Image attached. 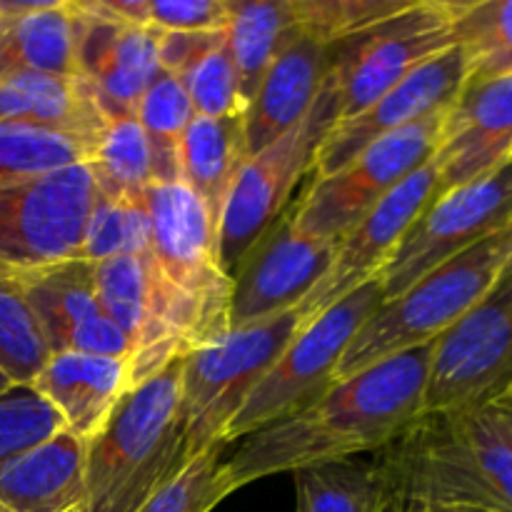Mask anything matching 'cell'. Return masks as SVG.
Here are the masks:
<instances>
[{
    "label": "cell",
    "mask_w": 512,
    "mask_h": 512,
    "mask_svg": "<svg viewBox=\"0 0 512 512\" xmlns=\"http://www.w3.org/2000/svg\"><path fill=\"white\" fill-rule=\"evenodd\" d=\"M403 498V495H400ZM405 503V512H493V510H480V508H458V505H420V503Z\"/></svg>",
    "instance_id": "obj_40"
},
{
    "label": "cell",
    "mask_w": 512,
    "mask_h": 512,
    "mask_svg": "<svg viewBox=\"0 0 512 512\" xmlns=\"http://www.w3.org/2000/svg\"><path fill=\"white\" fill-rule=\"evenodd\" d=\"M380 512H405L403 498H400V493L390 483H388V495H385V503L383 508H380Z\"/></svg>",
    "instance_id": "obj_41"
},
{
    "label": "cell",
    "mask_w": 512,
    "mask_h": 512,
    "mask_svg": "<svg viewBox=\"0 0 512 512\" xmlns=\"http://www.w3.org/2000/svg\"><path fill=\"white\" fill-rule=\"evenodd\" d=\"M455 0H415L378 25L333 43V85L338 120L368 110L418 65L453 43Z\"/></svg>",
    "instance_id": "obj_9"
},
{
    "label": "cell",
    "mask_w": 512,
    "mask_h": 512,
    "mask_svg": "<svg viewBox=\"0 0 512 512\" xmlns=\"http://www.w3.org/2000/svg\"><path fill=\"white\" fill-rule=\"evenodd\" d=\"M225 30H208V33H160L158 35V58L165 73L180 75L203 58L205 53L225 43Z\"/></svg>",
    "instance_id": "obj_39"
},
{
    "label": "cell",
    "mask_w": 512,
    "mask_h": 512,
    "mask_svg": "<svg viewBox=\"0 0 512 512\" xmlns=\"http://www.w3.org/2000/svg\"><path fill=\"white\" fill-rule=\"evenodd\" d=\"M150 218V255L165 283L193 308L208 343L230 330L233 280L218 260V223L183 180L153 183L143 195Z\"/></svg>",
    "instance_id": "obj_8"
},
{
    "label": "cell",
    "mask_w": 512,
    "mask_h": 512,
    "mask_svg": "<svg viewBox=\"0 0 512 512\" xmlns=\"http://www.w3.org/2000/svg\"><path fill=\"white\" fill-rule=\"evenodd\" d=\"M510 263L508 228L435 268L393 300H385L355 333L335 383L405 350L430 345L488 295Z\"/></svg>",
    "instance_id": "obj_4"
},
{
    "label": "cell",
    "mask_w": 512,
    "mask_h": 512,
    "mask_svg": "<svg viewBox=\"0 0 512 512\" xmlns=\"http://www.w3.org/2000/svg\"><path fill=\"white\" fill-rule=\"evenodd\" d=\"M13 73H78V10L70 0L18 18H0V78Z\"/></svg>",
    "instance_id": "obj_24"
},
{
    "label": "cell",
    "mask_w": 512,
    "mask_h": 512,
    "mask_svg": "<svg viewBox=\"0 0 512 512\" xmlns=\"http://www.w3.org/2000/svg\"><path fill=\"white\" fill-rule=\"evenodd\" d=\"M78 10V73L105 118L135 115L138 100L160 73L158 30L115 18L95 3Z\"/></svg>",
    "instance_id": "obj_17"
},
{
    "label": "cell",
    "mask_w": 512,
    "mask_h": 512,
    "mask_svg": "<svg viewBox=\"0 0 512 512\" xmlns=\"http://www.w3.org/2000/svg\"><path fill=\"white\" fill-rule=\"evenodd\" d=\"M138 23L158 33L228 30L230 0H138Z\"/></svg>",
    "instance_id": "obj_38"
},
{
    "label": "cell",
    "mask_w": 512,
    "mask_h": 512,
    "mask_svg": "<svg viewBox=\"0 0 512 512\" xmlns=\"http://www.w3.org/2000/svg\"><path fill=\"white\" fill-rule=\"evenodd\" d=\"M220 450L200 455L180 468L138 512H210L230 495L223 478Z\"/></svg>",
    "instance_id": "obj_37"
},
{
    "label": "cell",
    "mask_w": 512,
    "mask_h": 512,
    "mask_svg": "<svg viewBox=\"0 0 512 512\" xmlns=\"http://www.w3.org/2000/svg\"><path fill=\"white\" fill-rule=\"evenodd\" d=\"M18 275L50 355L75 350L88 355L133 358L130 340L100 308L93 263L65 260Z\"/></svg>",
    "instance_id": "obj_18"
},
{
    "label": "cell",
    "mask_w": 512,
    "mask_h": 512,
    "mask_svg": "<svg viewBox=\"0 0 512 512\" xmlns=\"http://www.w3.org/2000/svg\"><path fill=\"white\" fill-rule=\"evenodd\" d=\"M85 443L63 428L0 465V508L68 512L85 505Z\"/></svg>",
    "instance_id": "obj_22"
},
{
    "label": "cell",
    "mask_w": 512,
    "mask_h": 512,
    "mask_svg": "<svg viewBox=\"0 0 512 512\" xmlns=\"http://www.w3.org/2000/svg\"><path fill=\"white\" fill-rule=\"evenodd\" d=\"M248 158L245 115L238 118H203L195 115L180 145L183 183L208 205L215 223L220 220L240 165Z\"/></svg>",
    "instance_id": "obj_25"
},
{
    "label": "cell",
    "mask_w": 512,
    "mask_h": 512,
    "mask_svg": "<svg viewBox=\"0 0 512 512\" xmlns=\"http://www.w3.org/2000/svg\"><path fill=\"white\" fill-rule=\"evenodd\" d=\"M453 43L463 50L465 83L512 75V0H455Z\"/></svg>",
    "instance_id": "obj_29"
},
{
    "label": "cell",
    "mask_w": 512,
    "mask_h": 512,
    "mask_svg": "<svg viewBox=\"0 0 512 512\" xmlns=\"http://www.w3.org/2000/svg\"><path fill=\"white\" fill-rule=\"evenodd\" d=\"M93 140L28 123L0 120V185L88 163Z\"/></svg>",
    "instance_id": "obj_31"
},
{
    "label": "cell",
    "mask_w": 512,
    "mask_h": 512,
    "mask_svg": "<svg viewBox=\"0 0 512 512\" xmlns=\"http://www.w3.org/2000/svg\"><path fill=\"white\" fill-rule=\"evenodd\" d=\"M150 253V218L143 203L98 198L85 228L80 260L103 263L120 255Z\"/></svg>",
    "instance_id": "obj_33"
},
{
    "label": "cell",
    "mask_w": 512,
    "mask_h": 512,
    "mask_svg": "<svg viewBox=\"0 0 512 512\" xmlns=\"http://www.w3.org/2000/svg\"><path fill=\"white\" fill-rule=\"evenodd\" d=\"M512 218V165L493 178L440 193L410 225L393 258L380 270L383 298H398L435 268L508 228Z\"/></svg>",
    "instance_id": "obj_13"
},
{
    "label": "cell",
    "mask_w": 512,
    "mask_h": 512,
    "mask_svg": "<svg viewBox=\"0 0 512 512\" xmlns=\"http://www.w3.org/2000/svg\"><path fill=\"white\" fill-rule=\"evenodd\" d=\"M60 430V415L30 385H13L0 395V465Z\"/></svg>",
    "instance_id": "obj_36"
},
{
    "label": "cell",
    "mask_w": 512,
    "mask_h": 512,
    "mask_svg": "<svg viewBox=\"0 0 512 512\" xmlns=\"http://www.w3.org/2000/svg\"><path fill=\"white\" fill-rule=\"evenodd\" d=\"M465 80L468 75H465L463 50L458 45H450L443 53L425 60L390 93L375 100L368 110L355 118L338 120L330 128L315 153L313 165H310L313 183L343 170L365 148L378 143L385 135H393L408 125L430 118V115L450 110V105L463 90Z\"/></svg>",
    "instance_id": "obj_15"
},
{
    "label": "cell",
    "mask_w": 512,
    "mask_h": 512,
    "mask_svg": "<svg viewBox=\"0 0 512 512\" xmlns=\"http://www.w3.org/2000/svg\"><path fill=\"white\" fill-rule=\"evenodd\" d=\"M383 303V288L375 278L330 305L318 318L300 325L288 348L280 353L268 375L260 380L258 388L250 393L240 413L228 425L223 445L278 423L328 393L335 385V375L350 340Z\"/></svg>",
    "instance_id": "obj_6"
},
{
    "label": "cell",
    "mask_w": 512,
    "mask_h": 512,
    "mask_svg": "<svg viewBox=\"0 0 512 512\" xmlns=\"http://www.w3.org/2000/svg\"><path fill=\"white\" fill-rule=\"evenodd\" d=\"M440 195V170L435 158L390 190L335 248V258L325 278L300 305L303 325L323 310L343 300L360 285L370 283L388 265L410 225Z\"/></svg>",
    "instance_id": "obj_16"
},
{
    "label": "cell",
    "mask_w": 512,
    "mask_h": 512,
    "mask_svg": "<svg viewBox=\"0 0 512 512\" xmlns=\"http://www.w3.org/2000/svg\"><path fill=\"white\" fill-rule=\"evenodd\" d=\"M433 345L380 360L308 408L245 435L223 463L230 493L268 475L378 453L393 443L423 415Z\"/></svg>",
    "instance_id": "obj_1"
},
{
    "label": "cell",
    "mask_w": 512,
    "mask_h": 512,
    "mask_svg": "<svg viewBox=\"0 0 512 512\" xmlns=\"http://www.w3.org/2000/svg\"><path fill=\"white\" fill-rule=\"evenodd\" d=\"M183 358L133 385L85 443V510L138 512L183 468Z\"/></svg>",
    "instance_id": "obj_3"
},
{
    "label": "cell",
    "mask_w": 512,
    "mask_h": 512,
    "mask_svg": "<svg viewBox=\"0 0 512 512\" xmlns=\"http://www.w3.org/2000/svg\"><path fill=\"white\" fill-rule=\"evenodd\" d=\"M335 123L338 105L333 85L325 80L310 113L240 165L218 220V260L230 280L250 250L288 210L295 185L310 173L315 153Z\"/></svg>",
    "instance_id": "obj_7"
},
{
    "label": "cell",
    "mask_w": 512,
    "mask_h": 512,
    "mask_svg": "<svg viewBox=\"0 0 512 512\" xmlns=\"http://www.w3.org/2000/svg\"><path fill=\"white\" fill-rule=\"evenodd\" d=\"M10 388H13V383H10V380H8V378H5V375H3V373H0V395H3V393H5V390H10Z\"/></svg>",
    "instance_id": "obj_42"
},
{
    "label": "cell",
    "mask_w": 512,
    "mask_h": 512,
    "mask_svg": "<svg viewBox=\"0 0 512 512\" xmlns=\"http://www.w3.org/2000/svg\"><path fill=\"white\" fill-rule=\"evenodd\" d=\"M0 120L95 140L108 118L80 75L13 73L0 78Z\"/></svg>",
    "instance_id": "obj_23"
},
{
    "label": "cell",
    "mask_w": 512,
    "mask_h": 512,
    "mask_svg": "<svg viewBox=\"0 0 512 512\" xmlns=\"http://www.w3.org/2000/svg\"><path fill=\"white\" fill-rule=\"evenodd\" d=\"M300 325L303 318L300 308H295L265 323L228 330L213 343L183 355L180 463L188 465L210 450L223 448L228 425L288 348Z\"/></svg>",
    "instance_id": "obj_5"
},
{
    "label": "cell",
    "mask_w": 512,
    "mask_h": 512,
    "mask_svg": "<svg viewBox=\"0 0 512 512\" xmlns=\"http://www.w3.org/2000/svg\"><path fill=\"white\" fill-rule=\"evenodd\" d=\"M413 3L415 0H293V8L305 33L325 43H338L403 13Z\"/></svg>",
    "instance_id": "obj_34"
},
{
    "label": "cell",
    "mask_w": 512,
    "mask_h": 512,
    "mask_svg": "<svg viewBox=\"0 0 512 512\" xmlns=\"http://www.w3.org/2000/svg\"><path fill=\"white\" fill-rule=\"evenodd\" d=\"M140 128L150 143L153 155V183H173L183 180V165H180V145L188 130L190 120L195 118L193 103L188 98L183 80L173 73L160 70L153 83L143 93L135 108Z\"/></svg>",
    "instance_id": "obj_30"
},
{
    "label": "cell",
    "mask_w": 512,
    "mask_h": 512,
    "mask_svg": "<svg viewBox=\"0 0 512 512\" xmlns=\"http://www.w3.org/2000/svg\"><path fill=\"white\" fill-rule=\"evenodd\" d=\"M0 512H8V510H3V508H0Z\"/></svg>",
    "instance_id": "obj_45"
},
{
    "label": "cell",
    "mask_w": 512,
    "mask_h": 512,
    "mask_svg": "<svg viewBox=\"0 0 512 512\" xmlns=\"http://www.w3.org/2000/svg\"><path fill=\"white\" fill-rule=\"evenodd\" d=\"M48 358L50 348L20 275L0 265V373L13 385H30Z\"/></svg>",
    "instance_id": "obj_32"
},
{
    "label": "cell",
    "mask_w": 512,
    "mask_h": 512,
    "mask_svg": "<svg viewBox=\"0 0 512 512\" xmlns=\"http://www.w3.org/2000/svg\"><path fill=\"white\" fill-rule=\"evenodd\" d=\"M508 238H510V263L508 265H512V218H510V223H508Z\"/></svg>",
    "instance_id": "obj_43"
},
{
    "label": "cell",
    "mask_w": 512,
    "mask_h": 512,
    "mask_svg": "<svg viewBox=\"0 0 512 512\" xmlns=\"http://www.w3.org/2000/svg\"><path fill=\"white\" fill-rule=\"evenodd\" d=\"M88 165L100 198L143 203L145 190L153 185V155L138 118H108L93 140Z\"/></svg>",
    "instance_id": "obj_28"
},
{
    "label": "cell",
    "mask_w": 512,
    "mask_h": 512,
    "mask_svg": "<svg viewBox=\"0 0 512 512\" xmlns=\"http://www.w3.org/2000/svg\"><path fill=\"white\" fill-rule=\"evenodd\" d=\"M178 78L183 80L185 90H188L195 115H203V118H238V115L248 113V103L240 93V75L228 50V43L218 45L200 60H195Z\"/></svg>",
    "instance_id": "obj_35"
},
{
    "label": "cell",
    "mask_w": 512,
    "mask_h": 512,
    "mask_svg": "<svg viewBox=\"0 0 512 512\" xmlns=\"http://www.w3.org/2000/svg\"><path fill=\"white\" fill-rule=\"evenodd\" d=\"M298 30L293 0H230L228 50L240 75V93L250 105L265 73Z\"/></svg>",
    "instance_id": "obj_26"
},
{
    "label": "cell",
    "mask_w": 512,
    "mask_h": 512,
    "mask_svg": "<svg viewBox=\"0 0 512 512\" xmlns=\"http://www.w3.org/2000/svg\"><path fill=\"white\" fill-rule=\"evenodd\" d=\"M512 388V265L433 345L423 413L503 398Z\"/></svg>",
    "instance_id": "obj_12"
},
{
    "label": "cell",
    "mask_w": 512,
    "mask_h": 512,
    "mask_svg": "<svg viewBox=\"0 0 512 512\" xmlns=\"http://www.w3.org/2000/svg\"><path fill=\"white\" fill-rule=\"evenodd\" d=\"M98 198L88 163L0 185V265L28 273L80 260Z\"/></svg>",
    "instance_id": "obj_10"
},
{
    "label": "cell",
    "mask_w": 512,
    "mask_h": 512,
    "mask_svg": "<svg viewBox=\"0 0 512 512\" xmlns=\"http://www.w3.org/2000/svg\"><path fill=\"white\" fill-rule=\"evenodd\" d=\"M295 512H380L388 495V478L378 453L343 458L295 470Z\"/></svg>",
    "instance_id": "obj_27"
},
{
    "label": "cell",
    "mask_w": 512,
    "mask_h": 512,
    "mask_svg": "<svg viewBox=\"0 0 512 512\" xmlns=\"http://www.w3.org/2000/svg\"><path fill=\"white\" fill-rule=\"evenodd\" d=\"M435 163L440 193L493 178L512 165V75L465 83L445 113Z\"/></svg>",
    "instance_id": "obj_19"
},
{
    "label": "cell",
    "mask_w": 512,
    "mask_h": 512,
    "mask_svg": "<svg viewBox=\"0 0 512 512\" xmlns=\"http://www.w3.org/2000/svg\"><path fill=\"white\" fill-rule=\"evenodd\" d=\"M510 398H512V393H510Z\"/></svg>",
    "instance_id": "obj_46"
},
{
    "label": "cell",
    "mask_w": 512,
    "mask_h": 512,
    "mask_svg": "<svg viewBox=\"0 0 512 512\" xmlns=\"http://www.w3.org/2000/svg\"><path fill=\"white\" fill-rule=\"evenodd\" d=\"M445 113L430 115L398 133L385 135L343 170L310 183L300 203L290 208L295 228L313 238L340 243L390 190L433 158Z\"/></svg>",
    "instance_id": "obj_11"
},
{
    "label": "cell",
    "mask_w": 512,
    "mask_h": 512,
    "mask_svg": "<svg viewBox=\"0 0 512 512\" xmlns=\"http://www.w3.org/2000/svg\"><path fill=\"white\" fill-rule=\"evenodd\" d=\"M510 393H512V388H510Z\"/></svg>",
    "instance_id": "obj_47"
},
{
    "label": "cell",
    "mask_w": 512,
    "mask_h": 512,
    "mask_svg": "<svg viewBox=\"0 0 512 512\" xmlns=\"http://www.w3.org/2000/svg\"><path fill=\"white\" fill-rule=\"evenodd\" d=\"M333 65V43L305 33L298 25L275 63L265 73L245 113L248 155L293 130L318 100Z\"/></svg>",
    "instance_id": "obj_20"
},
{
    "label": "cell",
    "mask_w": 512,
    "mask_h": 512,
    "mask_svg": "<svg viewBox=\"0 0 512 512\" xmlns=\"http://www.w3.org/2000/svg\"><path fill=\"white\" fill-rule=\"evenodd\" d=\"M338 243L313 238L295 228L290 208L265 233L233 275L230 330L265 323L300 308L325 278Z\"/></svg>",
    "instance_id": "obj_14"
},
{
    "label": "cell",
    "mask_w": 512,
    "mask_h": 512,
    "mask_svg": "<svg viewBox=\"0 0 512 512\" xmlns=\"http://www.w3.org/2000/svg\"><path fill=\"white\" fill-rule=\"evenodd\" d=\"M408 503L512 512V398L423 413L378 450Z\"/></svg>",
    "instance_id": "obj_2"
},
{
    "label": "cell",
    "mask_w": 512,
    "mask_h": 512,
    "mask_svg": "<svg viewBox=\"0 0 512 512\" xmlns=\"http://www.w3.org/2000/svg\"><path fill=\"white\" fill-rule=\"evenodd\" d=\"M68 512H88V510H85V505H80V508H73V510H68Z\"/></svg>",
    "instance_id": "obj_44"
},
{
    "label": "cell",
    "mask_w": 512,
    "mask_h": 512,
    "mask_svg": "<svg viewBox=\"0 0 512 512\" xmlns=\"http://www.w3.org/2000/svg\"><path fill=\"white\" fill-rule=\"evenodd\" d=\"M30 388L60 415L65 430L88 440L133 388L130 360L75 350L53 353Z\"/></svg>",
    "instance_id": "obj_21"
}]
</instances>
